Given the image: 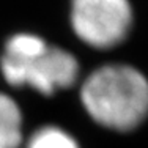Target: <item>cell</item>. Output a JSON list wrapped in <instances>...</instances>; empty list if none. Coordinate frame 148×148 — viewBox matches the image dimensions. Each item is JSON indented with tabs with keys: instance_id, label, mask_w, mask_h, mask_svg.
I'll return each mask as SVG.
<instances>
[{
	"instance_id": "obj_5",
	"label": "cell",
	"mask_w": 148,
	"mask_h": 148,
	"mask_svg": "<svg viewBox=\"0 0 148 148\" xmlns=\"http://www.w3.org/2000/svg\"><path fill=\"white\" fill-rule=\"evenodd\" d=\"M24 148H80L77 140L60 126H41L24 143Z\"/></svg>"
},
{
	"instance_id": "obj_4",
	"label": "cell",
	"mask_w": 148,
	"mask_h": 148,
	"mask_svg": "<svg viewBox=\"0 0 148 148\" xmlns=\"http://www.w3.org/2000/svg\"><path fill=\"white\" fill-rule=\"evenodd\" d=\"M24 145V117L14 98L0 91V148Z\"/></svg>"
},
{
	"instance_id": "obj_1",
	"label": "cell",
	"mask_w": 148,
	"mask_h": 148,
	"mask_svg": "<svg viewBox=\"0 0 148 148\" xmlns=\"http://www.w3.org/2000/svg\"><path fill=\"white\" fill-rule=\"evenodd\" d=\"M79 99L96 125L131 132L148 118V79L131 65H104L84 79Z\"/></svg>"
},
{
	"instance_id": "obj_3",
	"label": "cell",
	"mask_w": 148,
	"mask_h": 148,
	"mask_svg": "<svg viewBox=\"0 0 148 148\" xmlns=\"http://www.w3.org/2000/svg\"><path fill=\"white\" fill-rule=\"evenodd\" d=\"M69 19L84 44L107 51L128 38L134 13L129 0H71Z\"/></svg>"
},
{
	"instance_id": "obj_2",
	"label": "cell",
	"mask_w": 148,
	"mask_h": 148,
	"mask_svg": "<svg viewBox=\"0 0 148 148\" xmlns=\"http://www.w3.org/2000/svg\"><path fill=\"white\" fill-rule=\"evenodd\" d=\"M0 73L14 88H32L52 96L76 85L80 66L69 51L47 43L40 35L16 33L3 46Z\"/></svg>"
}]
</instances>
